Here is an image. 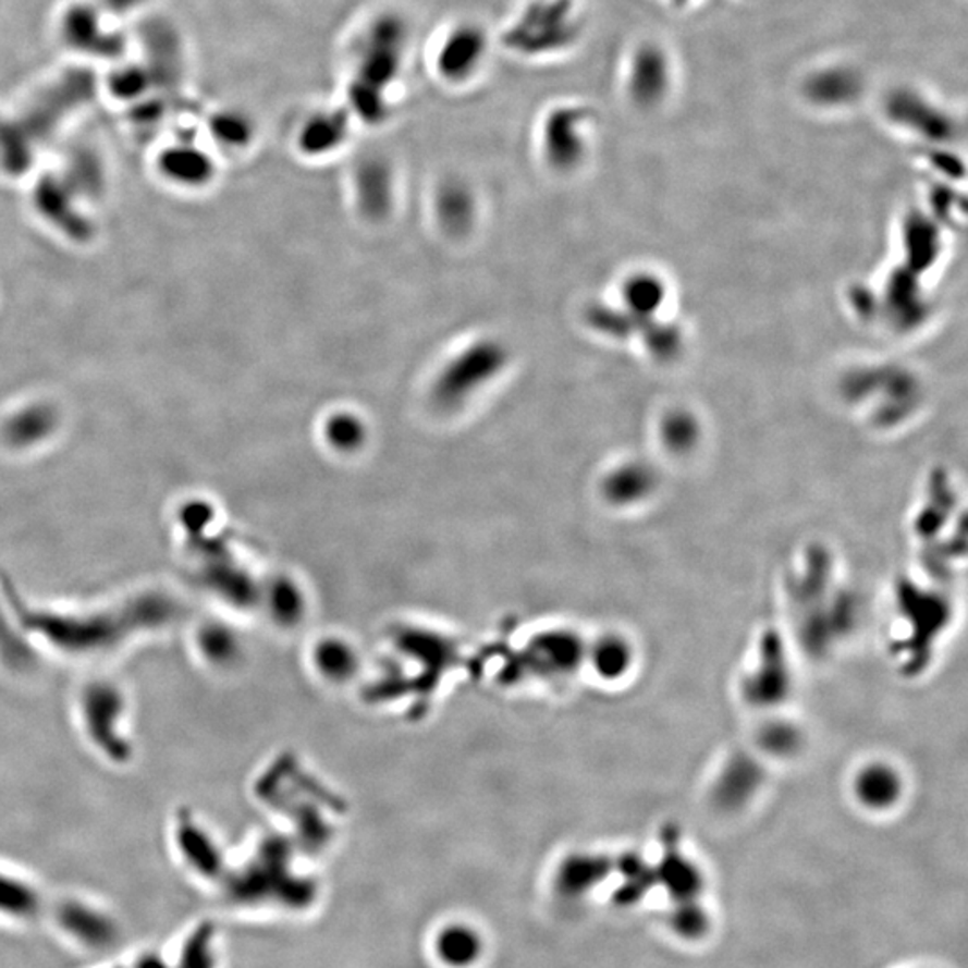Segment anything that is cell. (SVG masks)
Listing matches in <instances>:
<instances>
[{
  "mask_svg": "<svg viewBox=\"0 0 968 968\" xmlns=\"http://www.w3.org/2000/svg\"><path fill=\"white\" fill-rule=\"evenodd\" d=\"M146 87V77L143 72L137 69L122 71L118 76H113L112 88L119 97H133L140 94Z\"/></svg>",
  "mask_w": 968,
  "mask_h": 968,
  "instance_id": "cell-21",
  "label": "cell"
},
{
  "mask_svg": "<svg viewBox=\"0 0 968 968\" xmlns=\"http://www.w3.org/2000/svg\"><path fill=\"white\" fill-rule=\"evenodd\" d=\"M173 968H216V947L210 926H199L183 943L182 954Z\"/></svg>",
  "mask_w": 968,
  "mask_h": 968,
  "instance_id": "cell-15",
  "label": "cell"
},
{
  "mask_svg": "<svg viewBox=\"0 0 968 968\" xmlns=\"http://www.w3.org/2000/svg\"><path fill=\"white\" fill-rule=\"evenodd\" d=\"M359 124L340 97L307 102L294 113L293 146L299 157L324 160L352 143Z\"/></svg>",
  "mask_w": 968,
  "mask_h": 968,
  "instance_id": "cell-5",
  "label": "cell"
},
{
  "mask_svg": "<svg viewBox=\"0 0 968 968\" xmlns=\"http://www.w3.org/2000/svg\"><path fill=\"white\" fill-rule=\"evenodd\" d=\"M498 52L495 29L481 16L456 15L432 30L421 61L438 88L462 96L481 87Z\"/></svg>",
  "mask_w": 968,
  "mask_h": 968,
  "instance_id": "cell-3",
  "label": "cell"
},
{
  "mask_svg": "<svg viewBox=\"0 0 968 968\" xmlns=\"http://www.w3.org/2000/svg\"><path fill=\"white\" fill-rule=\"evenodd\" d=\"M441 958L452 965H467L479 953L477 936L467 929L454 928L440 939Z\"/></svg>",
  "mask_w": 968,
  "mask_h": 968,
  "instance_id": "cell-18",
  "label": "cell"
},
{
  "mask_svg": "<svg viewBox=\"0 0 968 968\" xmlns=\"http://www.w3.org/2000/svg\"><path fill=\"white\" fill-rule=\"evenodd\" d=\"M590 110L576 101H554L538 113L535 140L549 168L565 171L584 155Z\"/></svg>",
  "mask_w": 968,
  "mask_h": 968,
  "instance_id": "cell-6",
  "label": "cell"
},
{
  "mask_svg": "<svg viewBox=\"0 0 968 968\" xmlns=\"http://www.w3.org/2000/svg\"><path fill=\"white\" fill-rule=\"evenodd\" d=\"M355 204L368 219L385 218L395 205L396 176L390 158L370 152L355 162L352 171Z\"/></svg>",
  "mask_w": 968,
  "mask_h": 968,
  "instance_id": "cell-7",
  "label": "cell"
},
{
  "mask_svg": "<svg viewBox=\"0 0 968 968\" xmlns=\"http://www.w3.org/2000/svg\"><path fill=\"white\" fill-rule=\"evenodd\" d=\"M510 360L506 346L493 338L471 343L454 355L431 385V401L440 412L462 409L471 396L501 376Z\"/></svg>",
  "mask_w": 968,
  "mask_h": 968,
  "instance_id": "cell-4",
  "label": "cell"
},
{
  "mask_svg": "<svg viewBox=\"0 0 968 968\" xmlns=\"http://www.w3.org/2000/svg\"><path fill=\"white\" fill-rule=\"evenodd\" d=\"M40 909V897L26 881L0 872V917L26 920Z\"/></svg>",
  "mask_w": 968,
  "mask_h": 968,
  "instance_id": "cell-12",
  "label": "cell"
},
{
  "mask_svg": "<svg viewBox=\"0 0 968 968\" xmlns=\"http://www.w3.org/2000/svg\"><path fill=\"white\" fill-rule=\"evenodd\" d=\"M434 212L446 234L465 235L476 223L477 199L463 177L441 180L434 193Z\"/></svg>",
  "mask_w": 968,
  "mask_h": 968,
  "instance_id": "cell-9",
  "label": "cell"
},
{
  "mask_svg": "<svg viewBox=\"0 0 968 968\" xmlns=\"http://www.w3.org/2000/svg\"><path fill=\"white\" fill-rule=\"evenodd\" d=\"M624 875H626V884L618 890L617 904L621 906H634L646 897V893L653 887L654 875L653 870L646 868L640 861H628L624 865Z\"/></svg>",
  "mask_w": 968,
  "mask_h": 968,
  "instance_id": "cell-17",
  "label": "cell"
},
{
  "mask_svg": "<svg viewBox=\"0 0 968 968\" xmlns=\"http://www.w3.org/2000/svg\"><path fill=\"white\" fill-rule=\"evenodd\" d=\"M61 931L91 951L108 948L118 940V926L107 912L82 900H66L57 911Z\"/></svg>",
  "mask_w": 968,
  "mask_h": 968,
  "instance_id": "cell-8",
  "label": "cell"
},
{
  "mask_svg": "<svg viewBox=\"0 0 968 968\" xmlns=\"http://www.w3.org/2000/svg\"><path fill=\"white\" fill-rule=\"evenodd\" d=\"M212 132L223 146L246 147L254 143L255 122L246 113H218L212 121Z\"/></svg>",
  "mask_w": 968,
  "mask_h": 968,
  "instance_id": "cell-16",
  "label": "cell"
},
{
  "mask_svg": "<svg viewBox=\"0 0 968 968\" xmlns=\"http://www.w3.org/2000/svg\"><path fill=\"white\" fill-rule=\"evenodd\" d=\"M324 440L334 451L352 454L363 449L368 438V429L359 415L340 412L330 415L324 421Z\"/></svg>",
  "mask_w": 968,
  "mask_h": 968,
  "instance_id": "cell-13",
  "label": "cell"
},
{
  "mask_svg": "<svg viewBox=\"0 0 968 968\" xmlns=\"http://www.w3.org/2000/svg\"><path fill=\"white\" fill-rule=\"evenodd\" d=\"M657 879L664 882L665 890L670 892L675 903L685 900H698L701 893V875L698 868L684 857L670 854L665 857Z\"/></svg>",
  "mask_w": 968,
  "mask_h": 968,
  "instance_id": "cell-11",
  "label": "cell"
},
{
  "mask_svg": "<svg viewBox=\"0 0 968 968\" xmlns=\"http://www.w3.org/2000/svg\"><path fill=\"white\" fill-rule=\"evenodd\" d=\"M606 873H609V865L603 861H584L581 865H574L565 870L562 882L563 892L571 893V895H581L587 892L588 887L603 881Z\"/></svg>",
  "mask_w": 968,
  "mask_h": 968,
  "instance_id": "cell-19",
  "label": "cell"
},
{
  "mask_svg": "<svg viewBox=\"0 0 968 968\" xmlns=\"http://www.w3.org/2000/svg\"><path fill=\"white\" fill-rule=\"evenodd\" d=\"M415 52V24L399 5H371L346 27L338 49V97L359 127L379 130L399 115Z\"/></svg>",
  "mask_w": 968,
  "mask_h": 968,
  "instance_id": "cell-1",
  "label": "cell"
},
{
  "mask_svg": "<svg viewBox=\"0 0 968 968\" xmlns=\"http://www.w3.org/2000/svg\"><path fill=\"white\" fill-rule=\"evenodd\" d=\"M63 29H65L69 41L82 49H87V51L112 54L121 49L119 40L110 35H105L101 27L97 26L96 13H91L88 8H83V5H77L66 13Z\"/></svg>",
  "mask_w": 968,
  "mask_h": 968,
  "instance_id": "cell-10",
  "label": "cell"
},
{
  "mask_svg": "<svg viewBox=\"0 0 968 968\" xmlns=\"http://www.w3.org/2000/svg\"><path fill=\"white\" fill-rule=\"evenodd\" d=\"M166 168L183 180H193V182H201L212 173L210 160L205 155L198 151H183V149L168 155Z\"/></svg>",
  "mask_w": 968,
  "mask_h": 968,
  "instance_id": "cell-20",
  "label": "cell"
},
{
  "mask_svg": "<svg viewBox=\"0 0 968 968\" xmlns=\"http://www.w3.org/2000/svg\"><path fill=\"white\" fill-rule=\"evenodd\" d=\"M581 0H517L495 29L499 52L542 65L567 57L584 35Z\"/></svg>",
  "mask_w": 968,
  "mask_h": 968,
  "instance_id": "cell-2",
  "label": "cell"
},
{
  "mask_svg": "<svg viewBox=\"0 0 968 968\" xmlns=\"http://www.w3.org/2000/svg\"><path fill=\"white\" fill-rule=\"evenodd\" d=\"M133 968H173L171 965H168V961L162 958V956H158V954H146L143 958H138L135 961V967Z\"/></svg>",
  "mask_w": 968,
  "mask_h": 968,
  "instance_id": "cell-22",
  "label": "cell"
},
{
  "mask_svg": "<svg viewBox=\"0 0 968 968\" xmlns=\"http://www.w3.org/2000/svg\"><path fill=\"white\" fill-rule=\"evenodd\" d=\"M670 923L679 939L689 942L703 939L710 929L709 915L698 900L676 903L675 909L671 912Z\"/></svg>",
  "mask_w": 968,
  "mask_h": 968,
  "instance_id": "cell-14",
  "label": "cell"
}]
</instances>
